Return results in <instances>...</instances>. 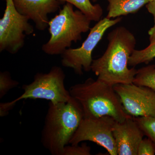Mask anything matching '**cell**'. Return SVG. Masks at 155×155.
I'll use <instances>...</instances> for the list:
<instances>
[{
	"label": "cell",
	"instance_id": "1",
	"mask_svg": "<svg viewBox=\"0 0 155 155\" xmlns=\"http://www.w3.org/2000/svg\"><path fill=\"white\" fill-rule=\"evenodd\" d=\"M107 50L101 57L93 61L91 70L97 78L114 86L133 83L137 70L129 69L128 61L135 50L136 40L130 31L123 26L109 33Z\"/></svg>",
	"mask_w": 155,
	"mask_h": 155
},
{
	"label": "cell",
	"instance_id": "2",
	"mask_svg": "<svg viewBox=\"0 0 155 155\" xmlns=\"http://www.w3.org/2000/svg\"><path fill=\"white\" fill-rule=\"evenodd\" d=\"M71 97L80 104L84 118L109 116L117 122L124 121L130 115L126 113L113 85L91 78L71 86Z\"/></svg>",
	"mask_w": 155,
	"mask_h": 155
},
{
	"label": "cell",
	"instance_id": "3",
	"mask_svg": "<svg viewBox=\"0 0 155 155\" xmlns=\"http://www.w3.org/2000/svg\"><path fill=\"white\" fill-rule=\"evenodd\" d=\"M83 118L82 109L73 97L67 102H49L41 132L43 146L52 155H63Z\"/></svg>",
	"mask_w": 155,
	"mask_h": 155
},
{
	"label": "cell",
	"instance_id": "4",
	"mask_svg": "<svg viewBox=\"0 0 155 155\" xmlns=\"http://www.w3.org/2000/svg\"><path fill=\"white\" fill-rule=\"evenodd\" d=\"M91 20L80 10H74L73 5L67 3L59 14L49 23L50 38L42 46L41 49L50 55H61L82 38V34L90 30Z\"/></svg>",
	"mask_w": 155,
	"mask_h": 155
},
{
	"label": "cell",
	"instance_id": "5",
	"mask_svg": "<svg viewBox=\"0 0 155 155\" xmlns=\"http://www.w3.org/2000/svg\"><path fill=\"white\" fill-rule=\"evenodd\" d=\"M65 74L61 67L54 66L48 73H37L33 81L22 85L23 93L16 99L0 104V116H6L16 104L24 99H44L53 104L65 103L72 98L65 87Z\"/></svg>",
	"mask_w": 155,
	"mask_h": 155
},
{
	"label": "cell",
	"instance_id": "6",
	"mask_svg": "<svg viewBox=\"0 0 155 155\" xmlns=\"http://www.w3.org/2000/svg\"><path fill=\"white\" fill-rule=\"evenodd\" d=\"M121 17L112 19L106 17L100 19L91 28L89 34L81 46L77 48L67 49L61 54L62 66L71 68L78 75L83 74V71L91 70L93 60V51L108 29L121 22Z\"/></svg>",
	"mask_w": 155,
	"mask_h": 155
},
{
	"label": "cell",
	"instance_id": "7",
	"mask_svg": "<svg viewBox=\"0 0 155 155\" xmlns=\"http://www.w3.org/2000/svg\"><path fill=\"white\" fill-rule=\"evenodd\" d=\"M29 19L17 11L13 0H6V8L0 19V52L17 54L25 44L26 35L34 31Z\"/></svg>",
	"mask_w": 155,
	"mask_h": 155
},
{
	"label": "cell",
	"instance_id": "8",
	"mask_svg": "<svg viewBox=\"0 0 155 155\" xmlns=\"http://www.w3.org/2000/svg\"><path fill=\"white\" fill-rule=\"evenodd\" d=\"M116 121L109 116L84 118L69 141L71 145L93 142L103 147L110 155H118L113 128Z\"/></svg>",
	"mask_w": 155,
	"mask_h": 155
},
{
	"label": "cell",
	"instance_id": "9",
	"mask_svg": "<svg viewBox=\"0 0 155 155\" xmlns=\"http://www.w3.org/2000/svg\"><path fill=\"white\" fill-rule=\"evenodd\" d=\"M114 87L128 115L155 117V91L133 83L119 84Z\"/></svg>",
	"mask_w": 155,
	"mask_h": 155
},
{
	"label": "cell",
	"instance_id": "10",
	"mask_svg": "<svg viewBox=\"0 0 155 155\" xmlns=\"http://www.w3.org/2000/svg\"><path fill=\"white\" fill-rule=\"evenodd\" d=\"M113 134L118 155H137L145 134L134 117L130 116L122 122L116 121Z\"/></svg>",
	"mask_w": 155,
	"mask_h": 155
},
{
	"label": "cell",
	"instance_id": "11",
	"mask_svg": "<svg viewBox=\"0 0 155 155\" xmlns=\"http://www.w3.org/2000/svg\"><path fill=\"white\" fill-rule=\"evenodd\" d=\"M20 14L33 21L37 29L44 31L49 26L48 15L60 9V0H13Z\"/></svg>",
	"mask_w": 155,
	"mask_h": 155
},
{
	"label": "cell",
	"instance_id": "12",
	"mask_svg": "<svg viewBox=\"0 0 155 155\" xmlns=\"http://www.w3.org/2000/svg\"><path fill=\"white\" fill-rule=\"evenodd\" d=\"M108 2L107 17L114 19L130 14H134L150 0H107Z\"/></svg>",
	"mask_w": 155,
	"mask_h": 155
},
{
	"label": "cell",
	"instance_id": "13",
	"mask_svg": "<svg viewBox=\"0 0 155 155\" xmlns=\"http://www.w3.org/2000/svg\"><path fill=\"white\" fill-rule=\"evenodd\" d=\"M63 4L69 3L86 15L91 21L98 22L103 14L102 8L99 4L93 5L90 0H60Z\"/></svg>",
	"mask_w": 155,
	"mask_h": 155
},
{
	"label": "cell",
	"instance_id": "14",
	"mask_svg": "<svg viewBox=\"0 0 155 155\" xmlns=\"http://www.w3.org/2000/svg\"><path fill=\"white\" fill-rule=\"evenodd\" d=\"M155 58V39L150 41V45L143 49L134 50L130 56L128 65L135 67L141 64H147Z\"/></svg>",
	"mask_w": 155,
	"mask_h": 155
},
{
	"label": "cell",
	"instance_id": "15",
	"mask_svg": "<svg viewBox=\"0 0 155 155\" xmlns=\"http://www.w3.org/2000/svg\"><path fill=\"white\" fill-rule=\"evenodd\" d=\"M133 83L155 91V65H150L138 69Z\"/></svg>",
	"mask_w": 155,
	"mask_h": 155
},
{
	"label": "cell",
	"instance_id": "16",
	"mask_svg": "<svg viewBox=\"0 0 155 155\" xmlns=\"http://www.w3.org/2000/svg\"><path fill=\"white\" fill-rule=\"evenodd\" d=\"M134 117L145 135L151 140L155 145V117Z\"/></svg>",
	"mask_w": 155,
	"mask_h": 155
},
{
	"label": "cell",
	"instance_id": "17",
	"mask_svg": "<svg viewBox=\"0 0 155 155\" xmlns=\"http://www.w3.org/2000/svg\"><path fill=\"white\" fill-rule=\"evenodd\" d=\"M19 82L11 78L7 71L0 73V98L2 99L9 91L18 86Z\"/></svg>",
	"mask_w": 155,
	"mask_h": 155
},
{
	"label": "cell",
	"instance_id": "18",
	"mask_svg": "<svg viewBox=\"0 0 155 155\" xmlns=\"http://www.w3.org/2000/svg\"><path fill=\"white\" fill-rule=\"evenodd\" d=\"M90 147L86 143H83L81 145H67L64 149L63 155H90Z\"/></svg>",
	"mask_w": 155,
	"mask_h": 155
},
{
	"label": "cell",
	"instance_id": "19",
	"mask_svg": "<svg viewBox=\"0 0 155 155\" xmlns=\"http://www.w3.org/2000/svg\"><path fill=\"white\" fill-rule=\"evenodd\" d=\"M155 145L149 138H143L139 146L137 155H154Z\"/></svg>",
	"mask_w": 155,
	"mask_h": 155
},
{
	"label": "cell",
	"instance_id": "20",
	"mask_svg": "<svg viewBox=\"0 0 155 155\" xmlns=\"http://www.w3.org/2000/svg\"><path fill=\"white\" fill-rule=\"evenodd\" d=\"M146 6L148 12L153 15L154 19H155V0H150Z\"/></svg>",
	"mask_w": 155,
	"mask_h": 155
},
{
	"label": "cell",
	"instance_id": "21",
	"mask_svg": "<svg viewBox=\"0 0 155 155\" xmlns=\"http://www.w3.org/2000/svg\"><path fill=\"white\" fill-rule=\"evenodd\" d=\"M154 24L153 26L150 28L148 31L150 41H152L155 39V19H154Z\"/></svg>",
	"mask_w": 155,
	"mask_h": 155
},
{
	"label": "cell",
	"instance_id": "22",
	"mask_svg": "<svg viewBox=\"0 0 155 155\" xmlns=\"http://www.w3.org/2000/svg\"><path fill=\"white\" fill-rule=\"evenodd\" d=\"M97 1L98 0H92V1L93 2H97Z\"/></svg>",
	"mask_w": 155,
	"mask_h": 155
}]
</instances>
